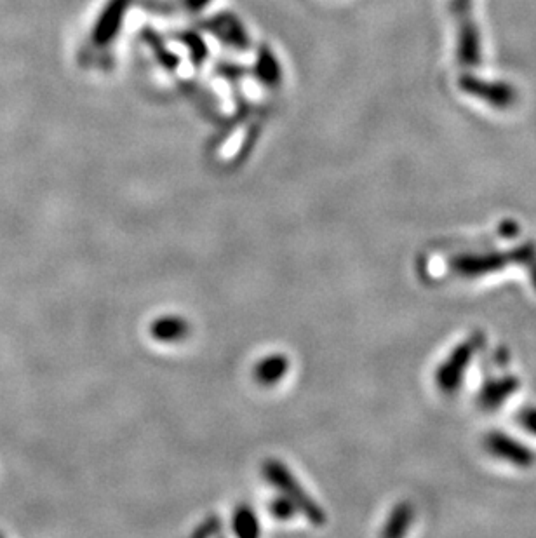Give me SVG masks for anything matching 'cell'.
I'll use <instances>...</instances> for the list:
<instances>
[{
    "instance_id": "10",
    "label": "cell",
    "mask_w": 536,
    "mask_h": 538,
    "mask_svg": "<svg viewBox=\"0 0 536 538\" xmlns=\"http://www.w3.org/2000/svg\"><path fill=\"white\" fill-rule=\"evenodd\" d=\"M413 507L411 504L397 505L396 511L392 512L389 523L383 535H390V537H397V535H404L408 530L411 521H413Z\"/></svg>"
},
{
    "instance_id": "9",
    "label": "cell",
    "mask_w": 536,
    "mask_h": 538,
    "mask_svg": "<svg viewBox=\"0 0 536 538\" xmlns=\"http://www.w3.org/2000/svg\"><path fill=\"white\" fill-rule=\"evenodd\" d=\"M288 370V361L284 356H272L258 364L256 368V378L260 384H275L277 380L284 377V373Z\"/></svg>"
},
{
    "instance_id": "4",
    "label": "cell",
    "mask_w": 536,
    "mask_h": 538,
    "mask_svg": "<svg viewBox=\"0 0 536 538\" xmlns=\"http://www.w3.org/2000/svg\"><path fill=\"white\" fill-rule=\"evenodd\" d=\"M263 472L267 479H270V483L284 493V498H288L289 502L295 505V509H300L310 521H314L315 525L321 526L326 521L321 507L315 504L302 486L298 485V481L289 474L284 465L279 462H267Z\"/></svg>"
},
{
    "instance_id": "1",
    "label": "cell",
    "mask_w": 536,
    "mask_h": 538,
    "mask_svg": "<svg viewBox=\"0 0 536 538\" xmlns=\"http://www.w3.org/2000/svg\"><path fill=\"white\" fill-rule=\"evenodd\" d=\"M484 345H486V335L483 331H474L469 338H465L463 342L456 345L455 349L451 350V354L444 359V363L436 371V384L439 391H443L444 394H455L460 391L470 364L474 361V357L484 349Z\"/></svg>"
},
{
    "instance_id": "13",
    "label": "cell",
    "mask_w": 536,
    "mask_h": 538,
    "mask_svg": "<svg viewBox=\"0 0 536 538\" xmlns=\"http://www.w3.org/2000/svg\"><path fill=\"white\" fill-rule=\"evenodd\" d=\"M517 424L523 427L524 431L536 436V406H524L517 411Z\"/></svg>"
},
{
    "instance_id": "11",
    "label": "cell",
    "mask_w": 536,
    "mask_h": 538,
    "mask_svg": "<svg viewBox=\"0 0 536 538\" xmlns=\"http://www.w3.org/2000/svg\"><path fill=\"white\" fill-rule=\"evenodd\" d=\"M517 265H521L526 274L530 277L531 286L536 293V243L535 241H526V243L516 246Z\"/></svg>"
},
{
    "instance_id": "3",
    "label": "cell",
    "mask_w": 536,
    "mask_h": 538,
    "mask_svg": "<svg viewBox=\"0 0 536 538\" xmlns=\"http://www.w3.org/2000/svg\"><path fill=\"white\" fill-rule=\"evenodd\" d=\"M510 265H517L516 248L509 251H484V253H462L449 258V269L463 279H479L493 276Z\"/></svg>"
},
{
    "instance_id": "8",
    "label": "cell",
    "mask_w": 536,
    "mask_h": 538,
    "mask_svg": "<svg viewBox=\"0 0 536 538\" xmlns=\"http://www.w3.org/2000/svg\"><path fill=\"white\" fill-rule=\"evenodd\" d=\"M187 331L188 324L180 317H164L152 324V335L161 342H176L185 337Z\"/></svg>"
},
{
    "instance_id": "12",
    "label": "cell",
    "mask_w": 536,
    "mask_h": 538,
    "mask_svg": "<svg viewBox=\"0 0 536 538\" xmlns=\"http://www.w3.org/2000/svg\"><path fill=\"white\" fill-rule=\"evenodd\" d=\"M235 532L242 537H251L258 533V523H256L255 514L249 511L248 507H242L235 512L234 518Z\"/></svg>"
},
{
    "instance_id": "2",
    "label": "cell",
    "mask_w": 536,
    "mask_h": 538,
    "mask_svg": "<svg viewBox=\"0 0 536 538\" xmlns=\"http://www.w3.org/2000/svg\"><path fill=\"white\" fill-rule=\"evenodd\" d=\"M474 0H451V13L455 16L458 42L456 56L462 67L476 68L483 61L481 32L472 13Z\"/></svg>"
},
{
    "instance_id": "6",
    "label": "cell",
    "mask_w": 536,
    "mask_h": 538,
    "mask_svg": "<svg viewBox=\"0 0 536 538\" xmlns=\"http://www.w3.org/2000/svg\"><path fill=\"white\" fill-rule=\"evenodd\" d=\"M484 448L491 457L514 465L517 469H530L536 462L535 450L507 432L493 431L484 436Z\"/></svg>"
},
{
    "instance_id": "7",
    "label": "cell",
    "mask_w": 536,
    "mask_h": 538,
    "mask_svg": "<svg viewBox=\"0 0 536 538\" xmlns=\"http://www.w3.org/2000/svg\"><path fill=\"white\" fill-rule=\"evenodd\" d=\"M521 389V378L507 373L502 377H491L484 382L481 391L477 392V404L484 411H495L502 408L510 397Z\"/></svg>"
},
{
    "instance_id": "14",
    "label": "cell",
    "mask_w": 536,
    "mask_h": 538,
    "mask_svg": "<svg viewBox=\"0 0 536 538\" xmlns=\"http://www.w3.org/2000/svg\"><path fill=\"white\" fill-rule=\"evenodd\" d=\"M293 509H295V505L291 504L288 498H281L272 504V512L277 518H289L293 514Z\"/></svg>"
},
{
    "instance_id": "5",
    "label": "cell",
    "mask_w": 536,
    "mask_h": 538,
    "mask_svg": "<svg viewBox=\"0 0 536 538\" xmlns=\"http://www.w3.org/2000/svg\"><path fill=\"white\" fill-rule=\"evenodd\" d=\"M458 86L465 95L477 98L495 110H510L519 100L516 88L505 81H486L476 75L465 74L460 77Z\"/></svg>"
}]
</instances>
